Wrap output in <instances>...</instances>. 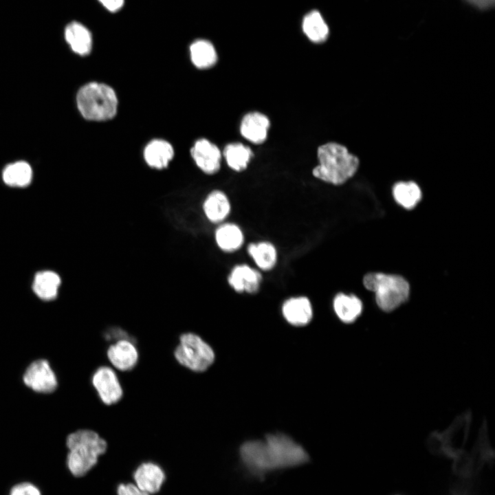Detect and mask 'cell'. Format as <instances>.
<instances>
[{
    "label": "cell",
    "mask_w": 495,
    "mask_h": 495,
    "mask_svg": "<svg viewBox=\"0 0 495 495\" xmlns=\"http://www.w3.org/2000/svg\"><path fill=\"white\" fill-rule=\"evenodd\" d=\"M118 495H149L140 490L136 485L129 484H120L117 490Z\"/></svg>",
    "instance_id": "cell-28"
},
{
    "label": "cell",
    "mask_w": 495,
    "mask_h": 495,
    "mask_svg": "<svg viewBox=\"0 0 495 495\" xmlns=\"http://www.w3.org/2000/svg\"><path fill=\"white\" fill-rule=\"evenodd\" d=\"M223 154L228 166L235 171L245 170L253 157L251 148L239 142L226 145Z\"/></svg>",
    "instance_id": "cell-25"
},
{
    "label": "cell",
    "mask_w": 495,
    "mask_h": 495,
    "mask_svg": "<svg viewBox=\"0 0 495 495\" xmlns=\"http://www.w3.org/2000/svg\"><path fill=\"white\" fill-rule=\"evenodd\" d=\"M190 56L193 65L201 69L210 68L217 61L214 46L209 41L199 39L190 46Z\"/></svg>",
    "instance_id": "cell-22"
},
{
    "label": "cell",
    "mask_w": 495,
    "mask_h": 495,
    "mask_svg": "<svg viewBox=\"0 0 495 495\" xmlns=\"http://www.w3.org/2000/svg\"><path fill=\"white\" fill-rule=\"evenodd\" d=\"M318 164L312 170L313 175L332 185H342L357 172L360 160L348 148L337 142H327L317 150Z\"/></svg>",
    "instance_id": "cell-2"
},
{
    "label": "cell",
    "mask_w": 495,
    "mask_h": 495,
    "mask_svg": "<svg viewBox=\"0 0 495 495\" xmlns=\"http://www.w3.org/2000/svg\"><path fill=\"white\" fill-rule=\"evenodd\" d=\"M102 5L111 12H116L120 10L123 4L124 0H98Z\"/></svg>",
    "instance_id": "cell-29"
},
{
    "label": "cell",
    "mask_w": 495,
    "mask_h": 495,
    "mask_svg": "<svg viewBox=\"0 0 495 495\" xmlns=\"http://www.w3.org/2000/svg\"><path fill=\"white\" fill-rule=\"evenodd\" d=\"M91 384L100 401L107 406L119 402L123 397V388L113 368L103 365L91 375Z\"/></svg>",
    "instance_id": "cell-7"
},
{
    "label": "cell",
    "mask_w": 495,
    "mask_h": 495,
    "mask_svg": "<svg viewBox=\"0 0 495 495\" xmlns=\"http://www.w3.org/2000/svg\"><path fill=\"white\" fill-rule=\"evenodd\" d=\"M106 355L111 367L122 372L131 371L139 360L138 348L129 338L112 342L107 349Z\"/></svg>",
    "instance_id": "cell-9"
},
{
    "label": "cell",
    "mask_w": 495,
    "mask_h": 495,
    "mask_svg": "<svg viewBox=\"0 0 495 495\" xmlns=\"http://www.w3.org/2000/svg\"><path fill=\"white\" fill-rule=\"evenodd\" d=\"M66 446L67 470L74 476L81 477L97 463L99 456L106 452L107 443L96 431L80 429L67 437Z\"/></svg>",
    "instance_id": "cell-3"
},
{
    "label": "cell",
    "mask_w": 495,
    "mask_h": 495,
    "mask_svg": "<svg viewBox=\"0 0 495 495\" xmlns=\"http://www.w3.org/2000/svg\"><path fill=\"white\" fill-rule=\"evenodd\" d=\"M60 285L59 276L52 271H43L36 274L32 288L36 296L44 300L55 298Z\"/></svg>",
    "instance_id": "cell-23"
},
{
    "label": "cell",
    "mask_w": 495,
    "mask_h": 495,
    "mask_svg": "<svg viewBox=\"0 0 495 495\" xmlns=\"http://www.w3.org/2000/svg\"><path fill=\"white\" fill-rule=\"evenodd\" d=\"M76 102L81 115L88 120L106 121L117 113V95L109 85L91 82L82 86L78 91Z\"/></svg>",
    "instance_id": "cell-4"
},
{
    "label": "cell",
    "mask_w": 495,
    "mask_h": 495,
    "mask_svg": "<svg viewBox=\"0 0 495 495\" xmlns=\"http://www.w3.org/2000/svg\"><path fill=\"white\" fill-rule=\"evenodd\" d=\"M262 282L259 271L246 264L235 265L228 276L229 285L236 292L256 293Z\"/></svg>",
    "instance_id": "cell-11"
},
{
    "label": "cell",
    "mask_w": 495,
    "mask_h": 495,
    "mask_svg": "<svg viewBox=\"0 0 495 495\" xmlns=\"http://www.w3.org/2000/svg\"><path fill=\"white\" fill-rule=\"evenodd\" d=\"M174 156L171 144L162 139L150 141L144 148V158L151 168L161 170L166 168Z\"/></svg>",
    "instance_id": "cell-16"
},
{
    "label": "cell",
    "mask_w": 495,
    "mask_h": 495,
    "mask_svg": "<svg viewBox=\"0 0 495 495\" xmlns=\"http://www.w3.org/2000/svg\"><path fill=\"white\" fill-rule=\"evenodd\" d=\"M282 313L285 319L295 326L307 324L313 317L311 302L305 296H295L287 299L282 305Z\"/></svg>",
    "instance_id": "cell-15"
},
{
    "label": "cell",
    "mask_w": 495,
    "mask_h": 495,
    "mask_svg": "<svg viewBox=\"0 0 495 495\" xmlns=\"http://www.w3.org/2000/svg\"><path fill=\"white\" fill-rule=\"evenodd\" d=\"M301 28L303 34L312 43L320 44L329 38V27L321 12L312 10L302 18Z\"/></svg>",
    "instance_id": "cell-18"
},
{
    "label": "cell",
    "mask_w": 495,
    "mask_h": 495,
    "mask_svg": "<svg viewBox=\"0 0 495 495\" xmlns=\"http://www.w3.org/2000/svg\"><path fill=\"white\" fill-rule=\"evenodd\" d=\"M65 38L76 54L85 56L89 54L91 50V34L88 29L80 23L72 22L67 25Z\"/></svg>",
    "instance_id": "cell-20"
},
{
    "label": "cell",
    "mask_w": 495,
    "mask_h": 495,
    "mask_svg": "<svg viewBox=\"0 0 495 495\" xmlns=\"http://www.w3.org/2000/svg\"><path fill=\"white\" fill-rule=\"evenodd\" d=\"M270 126L269 118L258 111L246 113L240 124L241 135L249 142L258 144L265 141Z\"/></svg>",
    "instance_id": "cell-12"
},
{
    "label": "cell",
    "mask_w": 495,
    "mask_h": 495,
    "mask_svg": "<svg viewBox=\"0 0 495 495\" xmlns=\"http://www.w3.org/2000/svg\"><path fill=\"white\" fill-rule=\"evenodd\" d=\"M8 495H42V492L34 483L21 481L12 485Z\"/></svg>",
    "instance_id": "cell-27"
},
{
    "label": "cell",
    "mask_w": 495,
    "mask_h": 495,
    "mask_svg": "<svg viewBox=\"0 0 495 495\" xmlns=\"http://www.w3.org/2000/svg\"><path fill=\"white\" fill-rule=\"evenodd\" d=\"M202 211L212 223L220 224L231 212V204L226 194L220 190L210 192L202 203Z\"/></svg>",
    "instance_id": "cell-13"
},
{
    "label": "cell",
    "mask_w": 495,
    "mask_h": 495,
    "mask_svg": "<svg viewBox=\"0 0 495 495\" xmlns=\"http://www.w3.org/2000/svg\"><path fill=\"white\" fill-rule=\"evenodd\" d=\"M214 241L223 252L232 253L243 245L244 235L241 228L233 223L223 222L219 224L214 232Z\"/></svg>",
    "instance_id": "cell-17"
},
{
    "label": "cell",
    "mask_w": 495,
    "mask_h": 495,
    "mask_svg": "<svg viewBox=\"0 0 495 495\" xmlns=\"http://www.w3.org/2000/svg\"><path fill=\"white\" fill-rule=\"evenodd\" d=\"M136 486L148 494L157 492L165 480L162 469L151 462L143 463L134 472Z\"/></svg>",
    "instance_id": "cell-14"
},
{
    "label": "cell",
    "mask_w": 495,
    "mask_h": 495,
    "mask_svg": "<svg viewBox=\"0 0 495 495\" xmlns=\"http://www.w3.org/2000/svg\"><path fill=\"white\" fill-rule=\"evenodd\" d=\"M363 284L375 293L376 303L384 311H393L409 297L410 285L399 275L371 272L364 276Z\"/></svg>",
    "instance_id": "cell-5"
},
{
    "label": "cell",
    "mask_w": 495,
    "mask_h": 495,
    "mask_svg": "<svg viewBox=\"0 0 495 495\" xmlns=\"http://www.w3.org/2000/svg\"><path fill=\"white\" fill-rule=\"evenodd\" d=\"M393 195L396 202L406 209H412L422 197L419 186L414 182H399L393 188Z\"/></svg>",
    "instance_id": "cell-24"
},
{
    "label": "cell",
    "mask_w": 495,
    "mask_h": 495,
    "mask_svg": "<svg viewBox=\"0 0 495 495\" xmlns=\"http://www.w3.org/2000/svg\"><path fill=\"white\" fill-rule=\"evenodd\" d=\"M480 10H487L494 5V0H464Z\"/></svg>",
    "instance_id": "cell-30"
},
{
    "label": "cell",
    "mask_w": 495,
    "mask_h": 495,
    "mask_svg": "<svg viewBox=\"0 0 495 495\" xmlns=\"http://www.w3.org/2000/svg\"><path fill=\"white\" fill-rule=\"evenodd\" d=\"M3 182L8 186L24 187L28 186L32 178L30 166L25 162H17L6 167L3 171Z\"/></svg>",
    "instance_id": "cell-26"
},
{
    "label": "cell",
    "mask_w": 495,
    "mask_h": 495,
    "mask_svg": "<svg viewBox=\"0 0 495 495\" xmlns=\"http://www.w3.org/2000/svg\"><path fill=\"white\" fill-rule=\"evenodd\" d=\"M191 155L198 168L207 175H213L221 167V153L214 144L206 138L197 140L191 148Z\"/></svg>",
    "instance_id": "cell-10"
},
{
    "label": "cell",
    "mask_w": 495,
    "mask_h": 495,
    "mask_svg": "<svg viewBox=\"0 0 495 495\" xmlns=\"http://www.w3.org/2000/svg\"><path fill=\"white\" fill-rule=\"evenodd\" d=\"M333 308L342 322L351 323L362 314L363 305L355 295L339 293L333 298Z\"/></svg>",
    "instance_id": "cell-19"
},
{
    "label": "cell",
    "mask_w": 495,
    "mask_h": 495,
    "mask_svg": "<svg viewBox=\"0 0 495 495\" xmlns=\"http://www.w3.org/2000/svg\"><path fill=\"white\" fill-rule=\"evenodd\" d=\"M241 456L255 472L298 465L308 460L301 446L283 434H269L265 440L248 441L242 445Z\"/></svg>",
    "instance_id": "cell-1"
},
{
    "label": "cell",
    "mask_w": 495,
    "mask_h": 495,
    "mask_svg": "<svg viewBox=\"0 0 495 495\" xmlns=\"http://www.w3.org/2000/svg\"><path fill=\"white\" fill-rule=\"evenodd\" d=\"M23 383L32 390L40 393H50L58 386L57 378L50 363L44 359L32 362L23 375Z\"/></svg>",
    "instance_id": "cell-8"
},
{
    "label": "cell",
    "mask_w": 495,
    "mask_h": 495,
    "mask_svg": "<svg viewBox=\"0 0 495 495\" xmlns=\"http://www.w3.org/2000/svg\"><path fill=\"white\" fill-rule=\"evenodd\" d=\"M173 355L179 364L195 373L206 371L215 358L212 348L193 332H185L179 336Z\"/></svg>",
    "instance_id": "cell-6"
},
{
    "label": "cell",
    "mask_w": 495,
    "mask_h": 495,
    "mask_svg": "<svg viewBox=\"0 0 495 495\" xmlns=\"http://www.w3.org/2000/svg\"><path fill=\"white\" fill-rule=\"evenodd\" d=\"M247 250L256 266L261 270H271L276 264L277 250L276 247L269 241L250 243Z\"/></svg>",
    "instance_id": "cell-21"
}]
</instances>
